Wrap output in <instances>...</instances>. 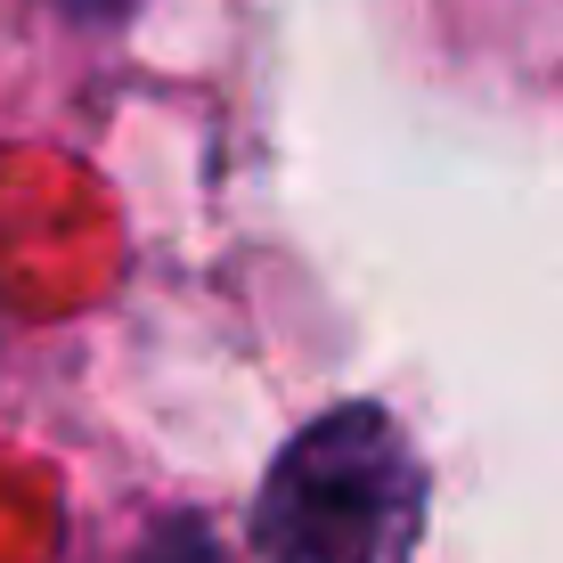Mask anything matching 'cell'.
Wrapping results in <instances>:
<instances>
[{
    "label": "cell",
    "instance_id": "1",
    "mask_svg": "<svg viewBox=\"0 0 563 563\" xmlns=\"http://www.w3.org/2000/svg\"><path fill=\"white\" fill-rule=\"evenodd\" d=\"M424 539V465L384 409H327L278 450L254 507L262 563H409Z\"/></svg>",
    "mask_w": 563,
    "mask_h": 563
},
{
    "label": "cell",
    "instance_id": "2",
    "mask_svg": "<svg viewBox=\"0 0 563 563\" xmlns=\"http://www.w3.org/2000/svg\"><path fill=\"white\" fill-rule=\"evenodd\" d=\"M140 563H212V539L197 531V522H164V531L147 539Z\"/></svg>",
    "mask_w": 563,
    "mask_h": 563
},
{
    "label": "cell",
    "instance_id": "3",
    "mask_svg": "<svg viewBox=\"0 0 563 563\" xmlns=\"http://www.w3.org/2000/svg\"><path fill=\"white\" fill-rule=\"evenodd\" d=\"M74 16H123V0H66Z\"/></svg>",
    "mask_w": 563,
    "mask_h": 563
}]
</instances>
